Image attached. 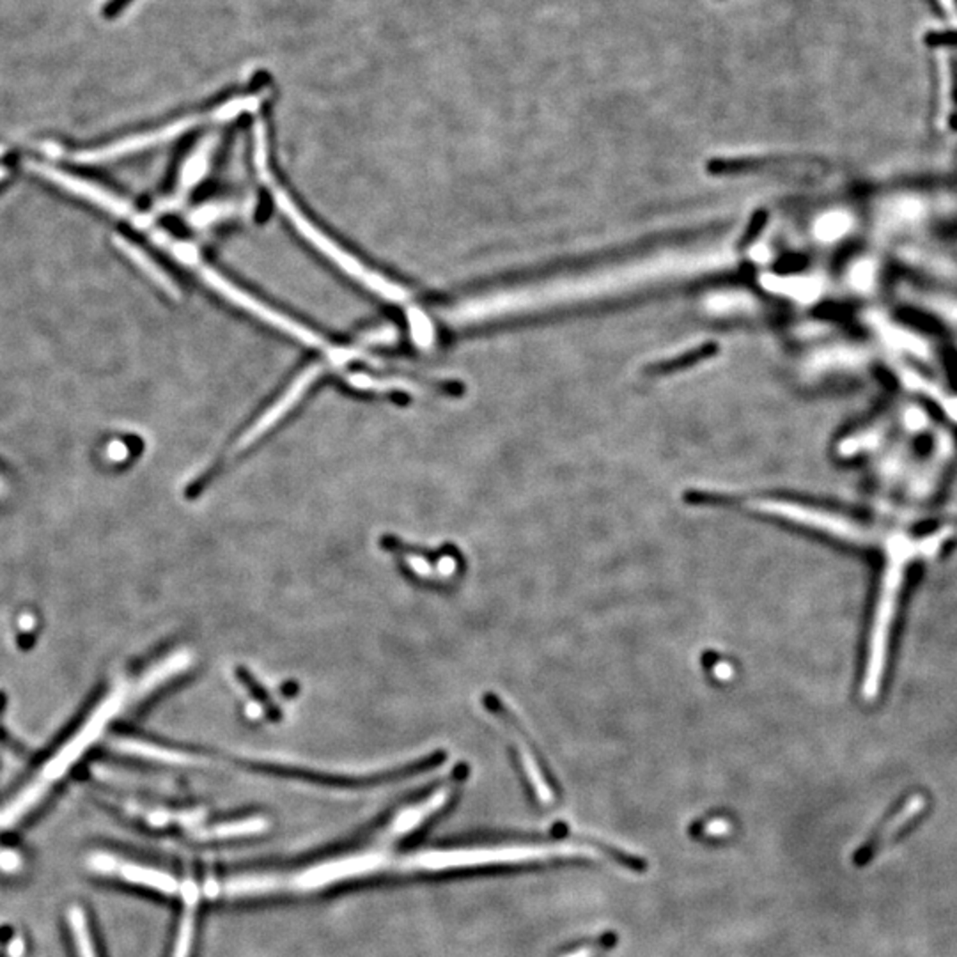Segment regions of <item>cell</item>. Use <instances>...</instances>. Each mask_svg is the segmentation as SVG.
Wrapping results in <instances>:
<instances>
[{
  "mask_svg": "<svg viewBox=\"0 0 957 957\" xmlns=\"http://www.w3.org/2000/svg\"><path fill=\"white\" fill-rule=\"evenodd\" d=\"M179 918L176 924V933L172 940V949L168 957H192L194 945H195V935H197V913H199V902L194 901H183Z\"/></svg>",
  "mask_w": 957,
  "mask_h": 957,
  "instance_id": "9c48e42d",
  "label": "cell"
},
{
  "mask_svg": "<svg viewBox=\"0 0 957 957\" xmlns=\"http://www.w3.org/2000/svg\"><path fill=\"white\" fill-rule=\"evenodd\" d=\"M128 447L125 442H119V440H114L107 445V456L112 460V461H123L128 458Z\"/></svg>",
  "mask_w": 957,
  "mask_h": 957,
  "instance_id": "4fadbf2b",
  "label": "cell"
},
{
  "mask_svg": "<svg viewBox=\"0 0 957 957\" xmlns=\"http://www.w3.org/2000/svg\"><path fill=\"white\" fill-rule=\"evenodd\" d=\"M195 272L199 273V277H201L210 288H213L217 293H220L222 297H226L228 300H231L235 306H238L241 309L248 311L250 315H254V316H257V318H261L263 321L273 324L275 328L286 332L288 335H291V337L302 341V342L307 344V346L318 348V349H323V351H332L330 344H328L324 339H321L319 335H316L315 332H311L309 328L302 326L300 323H295V321H291V319L282 316L280 313H277V311L266 307L264 304L257 302V300L252 298L250 295L243 293V291L238 289L237 286H233L228 279H224L220 273H217L213 268H208L204 263H201V264L197 266Z\"/></svg>",
  "mask_w": 957,
  "mask_h": 957,
  "instance_id": "3957f363",
  "label": "cell"
},
{
  "mask_svg": "<svg viewBox=\"0 0 957 957\" xmlns=\"http://www.w3.org/2000/svg\"><path fill=\"white\" fill-rule=\"evenodd\" d=\"M134 0H108L103 7V16L105 18H116L119 16Z\"/></svg>",
  "mask_w": 957,
  "mask_h": 957,
  "instance_id": "5bb4252c",
  "label": "cell"
},
{
  "mask_svg": "<svg viewBox=\"0 0 957 957\" xmlns=\"http://www.w3.org/2000/svg\"><path fill=\"white\" fill-rule=\"evenodd\" d=\"M321 371H323V366H311L298 378H295V382L289 385V389L280 398L277 399V402L270 410H266L263 413V417L257 422H254L243 433V436L239 438L238 442L235 444V447H233V454H238L241 451L248 449L270 427H273L302 399V396L306 394V391L313 385V382L321 375Z\"/></svg>",
  "mask_w": 957,
  "mask_h": 957,
  "instance_id": "5b68a950",
  "label": "cell"
},
{
  "mask_svg": "<svg viewBox=\"0 0 957 957\" xmlns=\"http://www.w3.org/2000/svg\"><path fill=\"white\" fill-rule=\"evenodd\" d=\"M5 176H7V170H5V168H2V167H0V181H2V179H4V177H5Z\"/></svg>",
  "mask_w": 957,
  "mask_h": 957,
  "instance_id": "e0dca14e",
  "label": "cell"
},
{
  "mask_svg": "<svg viewBox=\"0 0 957 957\" xmlns=\"http://www.w3.org/2000/svg\"><path fill=\"white\" fill-rule=\"evenodd\" d=\"M938 2H940V5H942L949 14H954V13H956V4H954V0H938Z\"/></svg>",
  "mask_w": 957,
  "mask_h": 957,
  "instance_id": "2e32d148",
  "label": "cell"
},
{
  "mask_svg": "<svg viewBox=\"0 0 957 957\" xmlns=\"http://www.w3.org/2000/svg\"><path fill=\"white\" fill-rule=\"evenodd\" d=\"M266 160H268V153H266V130H264V126H261V132L257 134L255 165H257L259 176L263 177L266 186L272 190V195H273L275 204L279 206V210L291 220V224L298 229V233L304 238L311 241L318 250H321L328 259H332L337 266H341L348 275H351L353 279L362 282L366 288H371L375 293L382 295L387 300H392V302L406 300V297H408L406 291H402L399 286H394L392 282L385 280L382 275H378V273L371 272L369 268H366L364 264H360L355 257H351L348 252H344L341 246H337L332 239L328 238L326 235H323L316 226H313L302 215V211L291 203L288 194L282 192L275 185V181H273V177H272V174L268 170Z\"/></svg>",
  "mask_w": 957,
  "mask_h": 957,
  "instance_id": "7a4b0ae2",
  "label": "cell"
},
{
  "mask_svg": "<svg viewBox=\"0 0 957 957\" xmlns=\"http://www.w3.org/2000/svg\"><path fill=\"white\" fill-rule=\"evenodd\" d=\"M4 945H5V942H4V938H2V935H0V954H2V951H4Z\"/></svg>",
  "mask_w": 957,
  "mask_h": 957,
  "instance_id": "ac0fdd59",
  "label": "cell"
},
{
  "mask_svg": "<svg viewBox=\"0 0 957 957\" xmlns=\"http://www.w3.org/2000/svg\"><path fill=\"white\" fill-rule=\"evenodd\" d=\"M926 41L929 45H949V43H957V32L954 30H949V32H931L927 34Z\"/></svg>",
  "mask_w": 957,
  "mask_h": 957,
  "instance_id": "9a60e30c",
  "label": "cell"
},
{
  "mask_svg": "<svg viewBox=\"0 0 957 957\" xmlns=\"http://www.w3.org/2000/svg\"><path fill=\"white\" fill-rule=\"evenodd\" d=\"M119 704V694H112V697L107 699L101 708H98L83 729H80L68 743H65L22 789L0 805V833L20 826L48 798L56 786L79 763L87 748L99 737L105 723L112 717V713L117 711Z\"/></svg>",
  "mask_w": 957,
  "mask_h": 957,
  "instance_id": "6da1fadb",
  "label": "cell"
},
{
  "mask_svg": "<svg viewBox=\"0 0 957 957\" xmlns=\"http://www.w3.org/2000/svg\"><path fill=\"white\" fill-rule=\"evenodd\" d=\"M208 161H210V148L203 146L199 148L190 159L186 160L183 170H181V176H179V185H177V197H183L185 194H188L190 188H194L197 185V181L204 176L206 168H208Z\"/></svg>",
  "mask_w": 957,
  "mask_h": 957,
  "instance_id": "30bf717a",
  "label": "cell"
},
{
  "mask_svg": "<svg viewBox=\"0 0 957 957\" xmlns=\"http://www.w3.org/2000/svg\"><path fill=\"white\" fill-rule=\"evenodd\" d=\"M346 382L351 387H357L360 391H378V392H387V391L415 392V391H418L415 385L401 382V380H375V378L366 376V375H348Z\"/></svg>",
  "mask_w": 957,
  "mask_h": 957,
  "instance_id": "8fae6325",
  "label": "cell"
},
{
  "mask_svg": "<svg viewBox=\"0 0 957 957\" xmlns=\"http://www.w3.org/2000/svg\"><path fill=\"white\" fill-rule=\"evenodd\" d=\"M410 316V324H411V333L415 337V341L418 342V346L422 348H427L431 342H433V328L429 324V321L426 319V316L415 309H411L408 313Z\"/></svg>",
  "mask_w": 957,
  "mask_h": 957,
  "instance_id": "7c38bea8",
  "label": "cell"
},
{
  "mask_svg": "<svg viewBox=\"0 0 957 957\" xmlns=\"http://www.w3.org/2000/svg\"><path fill=\"white\" fill-rule=\"evenodd\" d=\"M65 917L75 957H101L87 910L79 902H73L68 906Z\"/></svg>",
  "mask_w": 957,
  "mask_h": 957,
  "instance_id": "52a82bcc",
  "label": "cell"
},
{
  "mask_svg": "<svg viewBox=\"0 0 957 957\" xmlns=\"http://www.w3.org/2000/svg\"><path fill=\"white\" fill-rule=\"evenodd\" d=\"M194 123H195L194 117L177 119L172 125H165L159 130L137 134L134 137L121 139V141L112 142L108 146H103V148H98V150H91V151H83V153H80L77 160L83 161V163H99V161H108V160L134 155L137 151H142L146 148H151L155 144L165 142L168 139H174V137L181 135L183 132L190 130L194 126Z\"/></svg>",
  "mask_w": 957,
  "mask_h": 957,
  "instance_id": "8992f818",
  "label": "cell"
},
{
  "mask_svg": "<svg viewBox=\"0 0 957 957\" xmlns=\"http://www.w3.org/2000/svg\"><path fill=\"white\" fill-rule=\"evenodd\" d=\"M112 241L116 243V246H117V250L121 254H125L142 273H146L167 295H170L174 298L179 297L177 286L172 282V279L160 268L159 264L139 245H135L132 239L119 237V235H116Z\"/></svg>",
  "mask_w": 957,
  "mask_h": 957,
  "instance_id": "ba28073f",
  "label": "cell"
},
{
  "mask_svg": "<svg viewBox=\"0 0 957 957\" xmlns=\"http://www.w3.org/2000/svg\"><path fill=\"white\" fill-rule=\"evenodd\" d=\"M30 168L45 177L47 181L61 186L63 190H66L68 194H73L75 197L83 199L85 203L89 204H94L96 208L110 213V215H116L119 219H126L130 220L132 215L135 213L134 206L130 203H126L123 197L116 195L114 192H108L107 188L103 186H98L96 183H91L87 179H80L73 174H68L61 168H56V167H50L47 163H38V161H30Z\"/></svg>",
  "mask_w": 957,
  "mask_h": 957,
  "instance_id": "277c9868",
  "label": "cell"
}]
</instances>
